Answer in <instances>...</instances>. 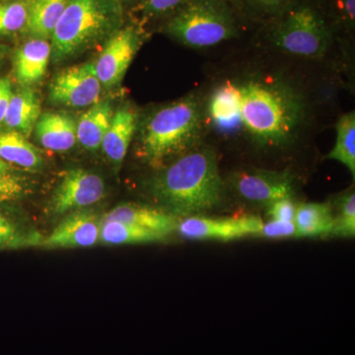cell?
<instances>
[{"mask_svg": "<svg viewBox=\"0 0 355 355\" xmlns=\"http://www.w3.org/2000/svg\"><path fill=\"white\" fill-rule=\"evenodd\" d=\"M261 237L277 239V238L299 237L297 229L294 222H282L270 220L263 223L261 227Z\"/></svg>", "mask_w": 355, "mask_h": 355, "instance_id": "28", "label": "cell"}, {"mask_svg": "<svg viewBox=\"0 0 355 355\" xmlns=\"http://www.w3.org/2000/svg\"><path fill=\"white\" fill-rule=\"evenodd\" d=\"M167 31L191 48H209L234 38L237 25L227 0H187Z\"/></svg>", "mask_w": 355, "mask_h": 355, "instance_id": "5", "label": "cell"}, {"mask_svg": "<svg viewBox=\"0 0 355 355\" xmlns=\"http://www.w3.org/2000/svg\"><path fill=\"white\" fill-rule=\"evenodd\" d=\"M272 21L270 39L284 53L320 58L330 46V26L319 9L308 2L299 0Z\"/></svg>", "mask_w": 355, "mask_h": 355, "instance_id": "6", "label": "cell"}, {"mask_svg": "<svg viewBox=\"0 0 355 355\" xmlns=\"http://www.w3.org/2000/svg\"><path fill=\"white\" fill-rule=\"evenodd\" d=\"M41 116V102L34 89L23 87L13 93L3 123L7 128L29 135Z\"/></svg>", "mask_w": 355, "mask_h": 355, "instance_id": "17", "label": "cell"}, {"mask_svg": "<svg viewBox=\"0 0 355 355\" xmlns=\"http://www.w3.org/2000/svg\"><path fill=\"white\" fill-rule=\"evenodd\" d=\"M102 84L92 62L60 72L51 84V101L62 106L84 108L99 102Z\"/></svg>", "mask_w": 355, "mask_h": 355, "instance_id": "9", "label": "cell"}, {"mask_svg": "<svg viewBox=\"0 0 355 355\" xmlns=\"http://www.w3.org/2000/svg\"><path fill=\"white\" fill-rule=\"evenodd\" d=\"M187 0H146L147 12L157 15L169 12L177 7L183 6Z\"/></svg>", "mask_w": 355, "mask_h": 355, "instance_id": "32", "label": "cell"}, {"mask_svg": "<svg viewBox=\"0 0 355 355\" xmlns=\"http://www.w3.org/2000/svg\"><path fill=\"white\" fill-rule=\"evenodd\" d=\"M12 94L11 81L8 78L0 79V123H3Z\"/></svg>", "mask_w": 355, "mask_h": 355, "instance_id": "34", "label": "cell"}, {"mask_svg": "<svg viewBox=\"0 0 355 355\" xmlns=\"http://www.w3.org/2000/svg\"><path fill=\"white\" fill-rule=\"evenodd\" d=\"M139 44V34L132 27L114 33L95 64L96 74L102 86L112 88L123 80Z\"/></svg>", "mask_w": 355, "mask_h": 355, "instance_id": "11", "label": "cell"}, {"mask_svg": "<svg viewBox=\"0 0 355 355\" xmlns=\"http://www.w3.org/2000/svg\"><path fill=\"white\" fill-rule=\"evenodd\" d=\"M336 214L334 216V226L331 235L350 238L355 235V195L349 189L336 200Z\"/></svg>", "mask_w": 355, "mask_h": 355, "instance_id": "25", "label": "cell"}, {"mask_svg": "<svg viewBox=\"0 0 355 355\" xmlns=\"http://www.w3.org/2000/svg\"><path fill=\"white\" fill-rule=\"evenodd\" d=\"M113 116V108L109 102L92 105L76 123L77 141L87 150L99 149Z\"/></svg>", "mask_w": 355, "mask_h": 355, "instance_id": "18", "label": "cell"}, {"mask_svg": "<svg viewBox=\"0 0 355 355\" xmlns=\"http://www.w3.org/2000/svg\"><path fill=\"white\" fill-rule=\"evenodd\" d=\"M120 18L113 0H69L51 35V55L62 62L108 34Z\"/></svg>", "mask_w": 355, "mask_h": 355, "instance_id": "4", "label": "cell"}, {"mask_svg": "<svg viewBox=\"0 0 355 355\" xmlns=\"http://www.w3.org/2000/svg\"><path fill=\"white\" fill-rule=\"evenodd\" d=\"M23 184L17 178L11 175L0 177V202H9L22 195Z\"/></svg>", "mask_w": 355, "mask_h": 355, "instance_id": "30", "label": "cell"}, {"mask_svg": "<svg viewBox=\"0 0 355 355\" xmlns=\"http://www.w3.org/2000/svg\"><path fill=\"white\" fill-rule=\"evenodd\" d=\"M101 222L92 212L70 214L43 242L46 248H87L99 241Z\"/></svg>", "mask_w": 355, "mask_h": 355, "instance_id": "12", "label": "cell"}, {"mask_svg": "<svg viewBox=\"0 0 355 355\" xmlns=\"http://www.w3.org/2000/svg\"><path fill=\"white\" fill-rule=\"evenodd\" d=\"M228 182L237 197L257 207H268L293 195V177L288 171L243 168L232 173Z\"/></svg>", "mask_w": 355, "mask_h": 355, "instance_id": "7", "label": "cell"}, {"mask_svg": "<svg viewBox=\"0 0 355 355\" xmlns=\"http://www.w3.org/2000/svg\"><path fill=\"white\" fill-rule=\"evenodd\" d=\"M151 191L163 211L177 218L216 209L224 197L216 154L209 148L184 153L153 180Z\"/></svg>", "mask_w": 355, "mask_h": 355, "instance_id": "2", "label": "cell"}, {"mask_svg": "<svg viewBox=\"0 0 355 355\" xmlns=\"http://www.w3.org/2000/svg\"><path fill=\"white\" fill-rule=\"evenodd\" d=\"M299 0H234L236 6L250 17L275 19Z\"/></svg>", "mask_w": 355, "mask_h": 355, "instance_id": "26", "label": "cell"}, {"mask_svg": "<svg viewBox=\"0 0 355 355\" xmlns=\"http://www.w3.org/2000/svg\"><path fill=\"white\" fill-rule=\"evenodd\" d=\"M29 4L16 1L0 6V34H12L26 27Z\"/></svg>", "mask_w": 355, "mask_h": 355, "instance_id": "27", "label": "cell"}, {"mask_svg": "<svg viewBox=\"0 0 355 355\" xmlns=\"http://www.w3.org/2000/svg\"><path fill=\"white\" fill-rule=\"evenodd\" d=\"M165 235L118 221L101 222L99 240L106 245L146 244L161 241Z\"/></svg>", "mask_w": 355, "mask_h": 355, "instance_id": "23", "label": "cell"}, {"mask_svg": "<svg viewBox=\"0 0 355 355\" xmlns=\"http://www.w3.org/2000/svg\"><path fill=\"white\" fill-rule=\"evenodd\" d=\"M0 158L8 164L25 169H36L43 164L36 147L26 139L25 135L15 130L0 132Z\"/></svg>", "mask_w": 355, "mask_h": 355, "instance_id": "22", "label": "cell"}, {"mask_svg": "<svg viewBox=\"0 0 355 355\" xmlns=\"http://www.w3.org/2000/svg\"><path fill=\"white\" fill-rule=\"evenodd\" d=\"M241 94L239 85L227 81L210 97L209 116L222 130H230L240 123Z\"/></svg>", "mask_w": 355, "mask_h": 355, "instance_id": "19", "label": "cell"}, {"mask_svg": "<svg viewBox=\"0 0 355 355\" xmlns=\"http://www.w3.org/2000/svg\"><path fill=\"white\" fill-rule=\"evenodd\" d=\"M51 46L44 39H34L23 44L15 55V76L23 87L39 83L46 74Z\"/></svg>", "mask_w": 355, "mask_h": 355, "instance_id": "15", "label": "cell"}, {"mask_svg": "<svg viewBox=\"0 0 355 355\" xmlns=\"http://www.w3.org/2000/svg\"><path fill=\"white\" fill-rule=\"evenodd\" d=\"M137 125V114L135 110L123 108L114 114L101 147L107 157L120 165L127 155L128 147Z\"/></svg>", "mask_w": 355, "mask_h": 355, "instance_id": "16", "label": "cell"}, {"mask_svg": "<svg viewBox=\"0 0 355 355\" xmlns=\"http://www.w3.org/2000/svg\"><path fill=\"white\" fill-rule=\"evenodd\" d=\"M108 221L123 222L165 236L176 229L178 224L177 217L163 210L135 203H123L114 207L103 217L102 222Z\"/></svg>", "mask_w": 355, "mask_h": 355, "instance_id": "13", "label": "cell"}, {"mask_svg": "<svg viewBox=\"0 0 355 355\" xmlns=\"http://www.w3.org/2000/svg\"><path fill=\"white\" fill-rule=\"evenodd\" d=\"M9 171H10V166L0 158V177L8 175Z\"/></svg>", "mask_w": 355, "mask_h": 355, "instance_id": "35", "label": "cell"}, {"mask_svg": "<svg viewBox=\"0 0 355 355\" xmlns=\"http://www.w3.org/2000/svg\"><path fill=\"white\" fill-rule=\"evenodd\" d=\"M69 0H33L26 29L37 38L51 37Z\"/></svg>", "mask_w": 355, "mask_h": 355, "instance_id": "21", "label": "cell"}, {"mask_svg": "<svg viewBox=\"0 0 355 355\" xmlns=\"http://www.w3.org/2000/svg\"><path fill=\"white\" fill-rule=\"evenodd\" d=\"M240 123L252 139L266 147L286 146L305 116V103L280 79L256 77L240 84Z\"/></svg>", "mask_w": 355, "mask_h": 355, "instance_id": "1", "label": "cell"}, {"mask_svg": "<svg viewBox=\"0 0 355 355\" xmlns=\"http://www.w3.org/2000/svg\"><path fill=\"white\" fill-rule=\"evenodd\" d=\"M336 12L343 25L354 29L355 23V0H336Z\"/></svg>", "mask_w": 355, "mask_h": 355, "instance_id": "31", "label": "cell"}, {"mask_svg": "<svg viewBox=\"0 0 355 355\" xmlns=\"http://www.w3.org/2000/svg\"><path fill=\"white\" fill-rule=\"evenodd\" d=\"M202 105L193 96L154 112L144 125L141 148L144 157L159 164L195 146L202 132Z\"/></svg>", "mask_w": 355, "mask_h": 355, "instance_id": "3", "label": "cell"}, {"mask_svg": "<svg viewBox=\"0 0 355 355\" xmlns=\"http://www.w3.org/2000/svg\"><path fill=\"white\" fill-rule=\"evenodd\" d=\"M0 60H1V55H0Z\"/></svg>", "mask_w": 355, "mask_h": 355, "instance_id": "36", "label": "cell"}, {"mask_svg": "<svg viewBox=\"0 0 355 355\" xmlns=\"http://www.w3.org/2000/svg\"><path fill=\"white\" fill-rule=\"evenodd\" d=\"M299 237L331 235L334 226L333 209L329 203H301L294 219Z\"/></svg>", "mask_w": 355, "mask_h": 355, "instance_id": "20", "label": "cell"}, {"mask_svg": "<svg viewBox=\"0 0 355 355\" xmlns=\"http://www.w3.org/2000/svg\"><path fill=\"white\" fill-rule=\"evenodd\" d=\"M297 205L291 198H282L268 207V214L272 220L294 222Z\"/></svg>", "mask_w": 355, "mask_h": 355, "instance_id": "29", "label": "cell"}, {"mask_svg": "<svg viewBox=\"0 0 355 355\" xmlns=\"http://www.w3.org/2000/svg\"><path fill=\"white\" fill-rule=\"evenodd\" d=\"M35 132L42 146L57 153L69 150L77 141L76 121L67 114H41Z\"/></svg>", "mask_w": 355, "mask_h": 355, "instance_id": "14", "label": "cell"}, {"mask_svg": "<svg viewBox=\"0 0 355 355\" xmlns=\"http://www.w3.org/2000/svg\"><path fill=\"white\" fill-rule=\"evenodd\" d=\"M105 196L101 178L87 170L76 168L65 173L51 198V209L62 214L99 202Z\"/></svg>", "mask_w": 355, "mask_h": 355, "instance_id": "10", "label": "cell"}, {"mask_svg": "<svg viewBox=\"0 0 355 355\" xmlns=\"http://www.w3.org/2000/svg\"><path fill=\"white\" fill-rule=\"evenodd\" d=\"M336 139L334 148L328 154L329 159L338 161L347 166L355 174V114L354 112L343 114L336 123Z\"/></svg>", "mask_w": 355, "mask_h": 355, "instance_id": "24", "label": "cell"}, {"mask_svg": "<svg viewBox=\"0 0 355 355\" xmlns=\"http://www.w3.org/2000/svg\"><path fill=\"white\" fill-rule=\"evenodd\" d=\"M263 222L261 217H207L195 216L184 217L177 224L180 234L191 240L240 239L247 236L260 235Z\"/></svg>", "mask_w": 355, "mask_h": 355, "instance_id": "8", "label": "cell"}, {"mask_svg": "<svg viewBox=\"0 0 355 355\" xmlns=\"http://www.w3.org/2000/svg\"><path fill=\"white\" fill-rule=\"evenodd\" d=\"M21 237L16 229L6 217L0 216V247L6 245L21 244Z\"/></svg>", "mask_w": 355, "mask_h": 355, "instance_id": "33", "label": "cell"}]
</instances>
